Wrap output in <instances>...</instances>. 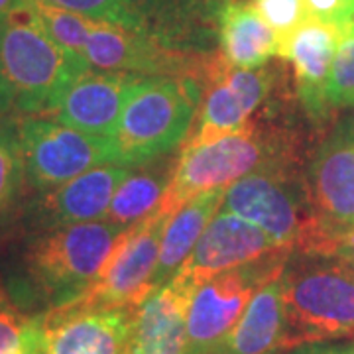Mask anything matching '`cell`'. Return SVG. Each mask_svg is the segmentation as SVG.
Wrapping results in <instances>:
<instances>
[{
  "label": "cell",
  "instance_id": "cell-1",
  "mask_svg": "<svg viewBox=\"0 0 354 354\" xmlns=\"http://www.w3.org/2000/svg\"><path fill=\"white\" fill-rule=\"evenodd\" d=\"M79 75L32 12L22 6L0 14V113L48 116Z\"/></svg>",
  "mask_w": 354,
  "mask_h": 354
},
{
  "label": "cell",
  "instance_id": "cell-2",
  "mask_svg": "<svg viewBox=\"0 0 354 354\" xmlns=\"http://www.w3.org/2000/svg\"><path fill=\"white\" fill-rule=\"evenodd\" d=\"M281 293L291 351L354 339V268L341 258L291 252Z\"/></svg>",
  "mask_w": 354,
  "mask_h": 354
},
{
  "label": "cell",
  "instance_id": "cell-3",
  "mask_svg": "<svg viewBox=\"0 0 354 354\" xmlns=\"http://www.w3.org/2000/svg\"><path fill=\"white\" fill-rule=\"evenodd\" d=\"M122 232L106 218L38 230L24 254L26 286L50 309L85 295Z\"/></svg>",
  "mask_w": 354,
  "mask_h": 354
},
{
  "label": "cell",
  "instance_id": "cell-4",
  "mask_svg": "<svg viewBox=\"0 0 354 354\" xmlns=\"http://www.w3.org/2000/svg\"><path fill=\"white\" fill-rule=\"evenodd\" d=\"M201 99L195 77H142L114 136L116 164L134 167L171 152L187 136Z\"/></svg>",
  "mask_w": 354,
  "mask_h": 354
},
{
  "label": "cell",
  "instance_id": "cell-5",
  "mask_svg": "<svg viewBox=\"0 0 354 354\" xmlns=\"http://www.w3.org/2000/svg\"><path fill=\"white\" fill-rule=\"evenodd\" d=\"M293 167L291 158H286L246 174L225 189L221 209L262 228L279 248L297 252L315 230L319 216L307 179Z\"/></svg>",
  "mask_w": 354,
  "mask_h": 354
},
{
  "label": "cell",
  "instance_id": "cell-6",
  "mask_svg": "<svg viewBox=\"0 0 354 354\" xmlns=\"http://www.w3.org/2000/svg\"><path fill=\"white\" fill-rule=\"evenodd\" d=\"M286 158L290 150H283L276 136L258 122H246L207 144H185L160 207L174 215L195 195L225 189L254 169Z\"/></svg>",
  "mask_w": 354,
  "mask_h": 354
},
{
  "label": "cell",
  "instance_id": "cell-7",
  "mask_svg": "<svg viewBox=\"0 0 354 354\" xmlns=\"http://www.w3.org/2000/svg\"><path fill=\"white\" fill-rule=\"evenodd\" d=\"M26 185L36 193L55 189L88 169L116 164L113 140L88 136L50 116L16 118Z\"/></svg>",
  "mask_w": 354,
  "mask_h": 354
},
{
  "label": "cell",
  "instance_id": "cell-8",
  "mask_svg": "<svg viewBox=\"0 0 354 354\" xmlns=\"http://www.w3.org/2000/svg\"><path fill=\"white\" fill-rule=\"evenodd\" d=\"M290 252L272 254L205 279L193 293L187 311V353L205 354L215 348L241 321L254 293L268 279L283 272Z\"/></svg>",
  "mask_w": 354,
  "mask_h": 354
},
{
  "label": "cell",
  "instance_id": "cell-9",
  "mask_svg": "<svg viewBox=\"0 0 354 354\" xmlns=\"http://www.w3.org/2000/svg\"><path fill=\"white\" fill-rule=\"evenodd\" d=\"M169 215L158 207L138 225L127 228L116 241L111 258L93 288L77 297L91 307H140L153 293L152 278Z\"/></svg>",
  "mask_w": 354,
  "mask_h": 354
},
{
  "label": "cell",
  "instance_id": "cell-10",
  "mask_svg": "<svg viewBox=\"0 0 354 354\" xmlns=\"http://www.w3.org/2000/svg\"><path fill=\"white\" fill-rule=\"evenodd\" d=\"M203 77L207 79V91L201 118L187 144H207L244 127L274 85V73L264 65L256 69L232 67L223 53L207 57Z\"/></svg>",
  "mask_w": 354,
  "mask_h": 354
},
{
  "label": "cell",
  "instance_id": "cell-11",
  "mask_svg": "<svg viewBox=\"0 0 354 354\" xmlns=\"http://www.w3.org/2000/svg\"><path fill=\"white\" fill-rule=\"evenodd\" d=\"M85 59L88 69L122 71L144 77H195L197 69L201 67L205 71L207 64V57L197 64L185 51L169 48L148 34L102 20L91 22Z\"/></svg>",
  "mask_w": 354,
  "mask_h": 354
},
{
  "label": "cell",
  "instance_id": "cell-12",
  "mask_svg": "<svg viewBox=\"0 0 354 354\" xmlns=\"http://www.w3.org/2000/svg\"><path fill=\"white\" fill-rule=\"evenodd\" d=\"M138 307H91L81 299L41 315L46 354H127Z\"/></svg>",
  "mask_w": 354,
  "mask_h": 354
},
{
  "label": "cell",
  "instance_id": "cell-13",
  "mask_svg": "<svg viewBox=\"0 0 354 354\" xmlns=\"http://www.w3.org/2000/svg\"><path fill=\"white\" fill-rule=\"evenodd\" d=\"M279 252L290 250L279 248L262 228L221 209L209 221L189 258L177 270L176 276L185 279L193 288H199L205 279L216 274Z\"/></svg>",
  "mask_w": 354,
  "mask_h": 354
},
{
  "label": "cell",
  "instance_id": "cell-14",
  "mask_svg": "<svg viewBox=\"0 0 354 354\" xmlns=\"http://www.w3.org/2000/svg\"><path fill=\"white\" fill-rule=\"evenodd\" d=\"M144 75L87 69L65 87L48 116L88 136L113 140L130 93Z\"/></svg>",
  "mask_w": 354,
  "mask_h": 354
},
{
  "label": "cell",
  "instance_id": "cell-15",
  "mask_svg": "<svg viewBox=\"0 0 354 354\" xmlns=\"http://www.w3.org/2000/svg\"><path fill=\"white\" fill-rule=\"evenodd\" d=\"M317 216L333 228L354 223V116L341 118L317 146L307 167Z\"/></svg>",
  "mask_w": 354,
  "mask_h": 354
},
{
  "label": "cell",
  "instance_id": "cell-16",
  "mask_svg": "<svg viewBox=\"0 0 354 354\" xmlns=\"http://www.w3.org/2000/svg\"><path fill=\"white\" fill-rule=\"evenodd\" d=\"M130 174L132 167L127 165H97L55 189L38 193L22 213L36 230L99 221L104 218L114 193Z\"/></svg>",
  "mask_w": 354,
  "mask_h": 354
},
{
  "label": "cell",
  "instance_id": "cell-17",
  "mask_svg": "<svg viewBox=\"0 0 354 354\" xmlns=\"http://www.w3.org/2000/svg\"><path fill=\"white\" fill-rule=\"evenodd\" d=\"M341 41V28L305 18L291 34L279 39L278 57L290 62L295 73L297 95L313 120H323L330 113L325 88L330 67Z\"/></svg>",
  "mask_w": 354,
  "mask_h": 354
},
{
  "label": "cell",
  "instance_id": "cell-18",
  "mask_svg": "<svg viewBox=\"0 0 354 354\" xmlns=\"http://www.w3.org/2000/svg\"><path fill=\"white\" fill-rule=\"evenodd\" d=\"M197 288L174 276L136 309L127 354L187 353V311Z\"/></svg>",
  "mask_w": 354,
  "mask_h": 354
},
{
  "label": "cell",
  "instance_id": "cell-19",
  "mask_svg": "<svg viewBox=\"0 0 354 354\" xmlns=\"http://www.w3.org/2000/svg\"><path fill=\"white\" fill-rule=\"evenodd\" d=\"M291 351L281 274L254 293L241 321L205 354H283Z\"/></svg>",
  "mask_w": 354,
  "mask_h": 354
},
{
  "label": "cell",
  "instance_id": "cell-20",
  "mask_svg": "<svg viewBox=\"0 0 354 354\" xmlns=\"http://www.w3.org/2000/svg\"><path fill=\"white\" fill-rule=\"evenodd\" d=\"M221 53L228 65L256 69L278 55L279 36L250 2L227 0L216 16Z\"/></svg>",
  "mask_w": 354,
  "mask_h": 354
},
{
  "label": "cell",
  "instance_id": "cell-21",
  "mask_svg": "<svg viewBox=\"0 0 354 354\" xmlns=\"http://www.w3.org/2000/svg\"><path fill=\"white\" fill-rule=\"evenodd\" d=\"M225 189L199 193L187 203H183L174 215H169L162 236L158 266L152 278L153 291L160 290L174 278L177 270L189 258L191 250L195 248L205 227L218 211L225 197Z\"/></svg>",
  "mask_w": 354,
  "mask_h": 354
},
{
  "label": "cell",
  "instance_id": "cell-22",
  "mask_svg": "<svg viewBox=\"0 0 354 354\" xmlns=\"http://www.w3.org/2000/svg\"><path fill=\"white\" fill-rule=\"evenodd\" d=\"M171 176L174 169L167 167H152L140 174H130L114 193L104 218L120 230L138 225L160 207Z\"/></svg>",
  "mask_w": 354,
  "mask_h": 354
},
{
  "label": "cell",
  "instance_id": "cell-23",
  "mask_svg": "<svg viewBox=\"0 0 354 354\" xmlns=\"http://www.w3.org/2000/svg\"><path fill=\"white\" fill-rule=\"evenodd\" d=\"M26 171L16 118L0 120V236L24 211Z\"/></svg>",
  "mask_w": 354,
  "mask_h": 354
},
{
  "label": "cell",
  "instance_id": "cell-24",
  "mask_svg": "<svg viewBox=\"0 0 354 354\" xmlns=\"http://www.w3.org/2000/svg\"><path fill=\"white\" fill-rule=\"evenodd\" d=\"M24 6L38 20V24L44 28L51 41L67 55V59L73 64L77 71H87L85 46L93 18L62 8L48 0H26Z\"/></svg>",
  "mask_w": 354,
  "mask_h": 354
},
{
  "label": "cell",
  "instance_id": "cell-25",
  "mask_svg": "<svg viewBox=\"0 0 354 354\" xmlns=\"http://www.w3.org/2000/svg\"><path fill=\"white\" fill-rule=\"evenodd\" d=\"M0 354H46L41 315L28 317L0 293Z\"/></svg>",
  "mask_w": 354,
  "mask_h": 354
},
{
  "label": "cell",
  "instance_id": "cell-26",
  "mask_svg": "<svg viewBox=\"0 0 354 354\" xmlns=\"http://www.w3.org/2000/svg\"><path fill=\"white\" fill-rule=\"evenodd\" d=\"M329 111L354 109V22L341 28V41L325 88Z\"/></svg>",
  "mask_w": 354,
  "mask_h": 354
},
{
  "label": "cell",
  "instance_id": "cell-27",
  "mask_svg": "<svg viewBox=\"0 0 354 354\" xmlns=\"http://www.w3.org/2000/svg\"><path fill=\"white\" fill-rule=\"evenodd\" d=\"M258 14L266 20L279 39L291 34L307 18L304 0H252L250 2Z\"/></svg>",
  "mask_w": 354,
  "mask_h": 354
},
{
  "label": "cell",
  "instance_id": "cell-28",
  "mask_svg": "<svg viewBox=\"0 0 354 354\" xmlns=\"http://www.w3.org/2000/svg\"><path fill=\"white\" fill-rule=\"evenodd\" d=\"M307 18L344 28L354 22V0H304Z\"/></svg>",
  "mask_w": 354,
  "mask_h": 354
},
{
  "label": "cell",
  "instance_id": "cell-29",
  "mask_svg": "<svg viewBox=\"0 0 354 354\" xmlns=\"http://www.w3.org/2000/svg\"><path fill=\"white\" fill-rule=\"evenodd\" d=\"M283 354H354V339L348 342H315L304 344Z\"/></svg>",
  "mask_w": 354,
  "mask_h": 354
},
{
  "label": "cell",
  "instance_id": "cell-30",
  "mask_svg": "<svg viewBox=\"0 0 354 354\" xmlns=\"http://www.w3.org/2000/svg\"><path fill=\"white\" fill-rule=\"evenodd\" d=\"M335 258H341L342 262L354 268V223L339 232V239L335 244Z\"/></svg>",
  "mask_w": 354,
  "mask_h": 354
},
{
  "label": "cell",
  "instance_id": "cell-31",
  "mask_svg": "<svg viewBox=\"0 0 354 354\" xmlns=\"http://www.w3.org/2000/svg\"><path fill=\"white\" fill-rule=\"evenodd\" d=\"M26 0H0V14L10 12V10H18L24 6Z\"/></svg>",
  "mask_w": 354,
  "mask_h": 354
}]
</instances>
